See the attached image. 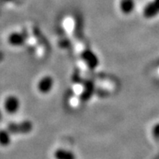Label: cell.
Listing matches in <instances>:
<instances>
[{"label":"cell","instance_id":"obj_1","mask_svg":"<svg viewBox=\"0 0 159 159\" xmlns=\"http://www.w3.org/2000/svg\"><path fill=\"white\" fill-rule=\"evenodd\" d=\"M21 108V101L15 94H8L2 100V109L5 113L14 115L19 112Z\"/></svg>","mask_w":159,"mask_h":159},{"label":"cell","instance_id":"obj_2","mask_svg":"<svg viewBox=\"0 0 159 159\" xmlns=\"http://www.w3.org/2000/svg\"><path fill=\"white\" fill-rule=\"evenodd\" d=\"M55 88V78L50 75L41 76L36 83V89L40 94L48 95Z\"/></svg>","mask_w":159,"mask_h":159},{"label":"cell","instance_id":"obj_3","mask_svg":"<svg viewBox=\"0 0 159 159\" xmlns=\"http://www.w3.org/2000/svg\"><path fill=\"white\" fill-rule=\"evenodd\" d=\"M25 42H26V35L25 32L15 30L10 33L7 37V44L12 47H21L25 45Z\"/></svg>","mask_w":159,"mask_h":159},{"label":"cell","instance_id":"obj_4","mask_svg":"<svg viewBox=\"0 0 159 159\" xmlns=\"http://www.w3.org/2000/svg\"><path fill=\"white\" fill-rule=\"evenodd\" d=\"M119 11L124 15H131L136 8L135 0H119Z\"/></svg>","mask_w":159,"mask_h":159},{"label":"cell","instance_id":"obj_5","mask_svg":"<svg viewBox=\"0 0 159 159\" xmlns=\"http://www.w3.org/2000/svg\"><path fill=\"white\" fill-rule=\"evenodd\" d=\"M54 157L55 159H76L75 153L69 149L59 148L55 151Z\"/></svg>","mask_w":159,"mask_h":159},{"label":"cell","instance_id":"obj_6","mask_svg":"<svg viewBox=\"0 0 159 159\" xmlns=\"http://www.w3.org/2000/svg\"><path fill=\"white\" fill-rule=\"evenodd\" d=\"M12 135L9 132L7 128H2L0 129V146L7 147L10 145L11 142V137Z\"/></svg>","mask_w":159,"mask_h":159},{"label":"cell","instance_id":"obj_7","mask_svg":"<svg viewBox=\"0 0 159 159\" xmlns=\"http://www.w3.org/2000/svg\"><path fill=\"white\" fill-rule=\"evenodd\" d=\"M3 59V55H2V52H0V61H2Z\"/></svg>","mask_w":159,"mask_h":159},{"label":"cell","instance_id":"obj_8","mask_svg":"<svg viewBox=\"0 0 159 159\" xmlns=\"http://www.w3.org/2000/svg\"><path fill=\"white\" fill-rule=\"evenodd\" d=\"M2 1H4V2H11V1H12V0H2Z\"/></svg>","mask_w":159,"mask_h":159}]
</instances>
